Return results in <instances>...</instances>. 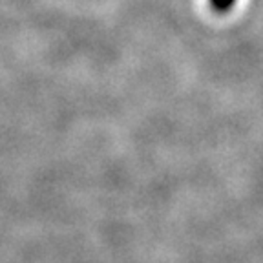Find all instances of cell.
<instances>
[{
    "label": "cell",
    "instance_id": "obj_1",
    "mask_svg": "<svg viewBox=\"0 0 263 263\" xmlns=\"http://www.w3.org/2000/svg\"><path fill=\"white\" fill-rule=\"evenodd\" d=\"M234 4H236V0H210L212 9L218 13H227Z\"/></svg>",
    "mask_w": 263,
    "mask_h": 263
}]
</instances>
